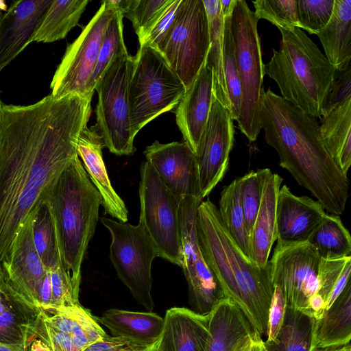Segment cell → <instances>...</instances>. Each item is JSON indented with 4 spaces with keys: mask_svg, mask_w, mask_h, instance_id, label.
I'll list each match as a JSON object with an SVG mask.
<instances>
[{
    "mask_svg": "<svg viewBox=\"0 0 351 351\" xmlns=\"http://www.w3.org/2000/svg\"><path fill=\"white\" fill-rule=\"evenodd\" d=\"M92 97L29 105L0 99V264L6 262L24 221L77 156V143L90 119Z\"/></svg>",
    "mask_w": 351,
    "mask_h": 351,
    "instance_id": "obj_1",
    "label": "cell"
},
{
    "mask_svg": "<svg viewBox=\"0 0 351 351\" xmlns=\"http://www.w3.org/2000/svg\"><path fill=\"white\" fill-rule=\"evenodd\" d=\"M260 126L283 169L308 190L324 209L339 216L346 208L350 182L326 148L316 118L269 88L262 97Z\"/></svg>",
    "mask_w": 351,
    "mask_h": 351,
    "instance_id": "obj_2",
    "label": "cell"
},
{
    "mask_svg": "<svg viewBox=\"0 0 351 351\" xmlns=\"http://www.w3.org/2000/svg\"><path fill=\"white\" fill-rule=\"evenodd\" d=\"M196 232L203 257L225 298L239 306L259 336L266 337L274 291L268 265L261 268L242 252L209 199L197 207Z\"/></svg>",
    "mask_w": 351,
    "mask_h": 351,
    "instance_id": "obj_3",
    "label": "cell"
},
{
    "mask_svg": "<svg viewBox=\"0 0 351 351\" xmlns=\"http://www.w3.org/2000/svg\"><path fill=\"white\" fill-rule=\"evenodd\" d=\"M47 198L62 267L74 290L80 293L82 263L95 231L101 198L78 156L62 172Z\"/></svg>",
    "mask_w": 351,
    "mask_h": 351,
    "instance_id": "obj_4",
    "label": "cell"
},
{
    "mask_svg": "<svg viewBox=\"0 0 351 351\" xmlns=\"http://www.w3.org/2000/svg\"><path fill=\"white\" fill-rule=\"evenodd\" d=\"M278 29L280 50L273 49L264 73L276 82L284 99L321 119L336 70L302 29Z\"/></svg>",
    "mask_w": 351,
    "mask_h": 351,
    "instance_id": "obj_5",
    "label": "cell"
},
{
    "mask_svg": "<svg viewBox=\"0 0 351 351\" xmlns=\"http://www.w3.org/2000/svg\"><path fill=\"white\" fill-rule=\"evenodd\" d=\"M186 88L156 48L139 45L128 85L130 127L135 136L161 114L179 104Z\"/></svg>",
    "mask_w": 351,
    "mask_h": 351,
    "instance_id": "obj_6",
    "label": "cell"
},
{
    "mask_svg": "<svg viewBox=\"0 0 351 351\" xmlns=\"http://www.w3.org/2000/svg\"><path fill=\"white\" fill-rule=\"evenodd\" d=\"M258 19L244 0H236L231 15L237 71L241 87L238 128L250 142L256 140L260 131V109L265 93L264 64Z\"/></svg>",
    "mask_w": 351,
    "mask_h": 351,
    "instance_id": "obj_7",
    "label": "cell"
},
{
    "mask_svg": "<svg viewBox=\"0 0 351 351\" xmlns=\"http://www.w3.org/2000/svg\"><path fill=\"white\" fill-rule=\"evenodd\" d=\"M320 257L308 243H278L268 261L273 287L281 290L287 306L319 320L325 303L319 293L317 278Z\"/></svg>",
    "mask_w": 351,
    "mask_h": 351,
    "instance_id": "obj_8",
    "label": "cell"
},
{
    "mask_svg": "<svg viewBox=\"0 0 351 351\" xmlns=\"http://www.w3.org/2000/svg\"><path fill=\"white\" fill-rule=\"evenodd\" d=\"M100 220L111 235L110 258L119 278L135 300L152 312V264L158 257L154 242L140 222L134 226L107 217Z\"/></svg>",
    "mask_w": 351,
    "mask_h": 351,
    "instance_id": "obj_9",
    "label": "cell"
},
{
    "mask_svg": "<svg viewBox=\"0 0 351 351\" xmlns=\"http://www.w3.org/2000/svg\"><path fill=\"white\" fill-rule=\"evenodd\" d=\"M134 56H118L97 82V127L105 147L118 156L132 154L136 149L130 120L128 85Z\"/></svg>",
    "mask_w": 351,
    "mask_h": 351,
    "instance_id": "obj_10",
    "label": "cell"
},
{
    "mask_svg": "<svg viewBox=\"0 0 351 351\" xmlns=\"http://www.w3.org/2000/svg\"><path fill=\"white\" fill-rule=\"evenodd\" d=\"M140 176L139 222L154 242L158 257L180 266V199L166 187L147 161L141 164Z\"/></svg>",
    "mask_w": 351,
    "mask_h": 351,
    "instance_id": "obj_11",
    "label": "cell"
},
{
    "mask_svg": "<svg viewBox=\"0 0 351 351\" xmlns=\"http://www.w3.org/2000/svg\"><path fill=\"white\" fill-rule=\"evenodd\" d=\"M210 46L202 0H182L173 26L157 49L187 89L204 64Z\"/></svg>",
    "mask_w": 351,
    "mask_h": 351,
    "instance_id": "obj_12",
    "label": "cell"
},
{
    "mask_svg": "<svg viewBox=\"0 0 351 351\" xmlns=\"http://www.w3.org/2000/svg\"><path fill=\"white\" fill-rule=\"evenodd\" d=\"M116 10L107 1L84 27L80 36L66 47L53 76L51 95L55 99L77 95L93 97L90 80L95 66L106 28Z\"/></svg>",
    "mask_w": 351,
    "mask_h": 351,
    "instance_id": "obj_13",
    "label": "cell"
},
{
    "mask_svg": "<svg viewBox=\"0 0 351 351\" xmlns=\"http://www.w3.org/2000/svg\"><path fill=\"white\" fill-rule=\"evenodd\" d=\"M202 200L184 197L180 202L181 263L188 285L189 303L195 313L206 315L226 298L202 254L196 232L197 209Z\"/></svg>",
    "mask_w": 351,
    "mask_h": 351,
    "instance_id": "obj_14",
    "label": "cell"
},
{
    "mask_svg": "<svg viewBox=\"0 0 351 351\" xmlns=\"http://www.w3.org/2000/svg\"><path fill=\"white\" fill-rule=\"evenodd\" d=\"M230 112L213 96L208 121L195 154L200 198L207 196L222 180L234 143Z\"/></svg>",
    "mask_w": 351,
    "mask_h": 351,
    "instance_id": "obj_15",
    "label": "cell"
},
{
    "mask_svg": "<svg viewBox=\"0 0 351 351\" xmlns=\"http://www.w3.org/2000/svg\"><path fill=\"white\" fill-rule=\"evenodd\" d=\"M144 154L163 184L179 199L200 198L195 154L186 142L160 143L156 141L146 147Z\"/></svg>",
    "mask_w": 351,
    "mask_h": 351,
    "instance_id": "obj_16",
    "label": "cell"
},
{
    "mask_svg": "<svg viewBox=\"0 0 351 351\" xmlns=\"http://www.w3.org/2000/svg\"><path fill=\"white\" fill-rule=\"evenodd\" d=\"M32 219L33 210L15 235L10 256L1 266L6 282L21 297L36 306V285L48 270L34 244Z\"/></svg>",
    "mask_w": 351,
    "mask_h": 351,
    "instance_id": "obj_17",
    "label": "cell"
},
{
    "mask_svg": "<svg viewBox=\"0 0 351 351\" xmlns=\"http://www.w3.org/2000/svg\"><path fill=\"white\" fill-rule=\"evenodd\" d=\"M51 0L14 1L0 12V73L32 43Z\"/></svg>",
    "mask_w": 351,
    "mask_h": 351,
    "instance_id": "obj_18",
    "label": "cell"
},
{
    "mask_svg": "<svg viewBox=\"0 0 351 351\" xmlns=\"http://www.w3.org/2000/svg\"><path fill=\"white\" fill-rule=\"evenodd\" d=\"M325 214L319 202L297 196L283 185L277 198L276 240L278 243L307 241Z\"/></svg>",
    "mask_w": 351,
    "mask_h": 351,
    "instance_id": "obj_19",
    "label": "cell"
},
{
    "mask_svg": "<svg viewBox=\"0 0 351 351\" xmlns=\"http://www.w3.org/2000/svg\"><path fill=\"white\" fill-rule=\"evenodd\" d=\"M105 144L97 125L82 130L77 143V153L93 185L101 198L104 214L128 222V210L123 200L113 189L102 157Z\"/></svg>",
    "mask_w": 351,
    "mask_h": 351,
    "instance_id": "obj_20",
    "label": "cell"
},
{
    "mask_svg": "<svg viewBox=\"0 0 351 351\" xmlns=\"http://www.w3.org/2000/svg\"><path fill=\"white\" fill-rule=\"evenodd\" d=\"M213 99V73L205 61L176 110V123L193 153L206 128Z\"/></svg>",
    "mask_w": 351,
    "mask_h": 351,
    "instance_id": "obj_21",
    "label": "cell"
},
{
    "mask_svg": "<svg viewBox=\"0 0 351 351\" xmlns=\"http://www.w3.org/2000/svg\"><path fill=\"white\" fill-rule=\"evenodd\" d=\"M209 314L173 307L166 311L156 351H204L209 332Z\"/></svg>",
    "mask_w": 351,
    "mask_h": 351,
    "instance_id": "obj_22",
    "label": "cell"
},
{
    "mask_svg": "<svg viewBox=\"0 0 351 351\" xmlns=\"http://www.w3.org/2000/svg\"><path fill=\"white\" fill-rule=\"evenodd\" d=\"M282 178L268 169L263 186L262 198L249 235L251 260L261 268L267 267L269 256L276 240V206Z\"/></svg>",
    "mask_w": 351,
    "mask_h": 351,
    "instance_id": "obj_23",
    "label": "cell"
},
{
    "mask_svg": "<svg viewBox=\"0 0 351 351\" xmlns=\"http://www.w3.org/2000/svg\"><path fill=\"white\" fill-rule=\"evenodd\" d=\"M208 329L204 351H237L256 332L243 311L228 298L221 300L209 313Z\"/></svg>",
    "mask_w": 351,
    "mask_h": 351,
    "instance_id": "obj_24",
    "label": "cell"
},
{
    "mask_svg": "<svg viewBox=\"0 0 351 351\" xmlns=\"http://www.w3.org/2000/svg\"><path fill=\"white\" fill-rule=\"evenodd\" d=\"M316 35L335 70H346L351 60V0H335L330 19Z\"/></svg>",
    "mask_w": 351,
    "mask_h": 351,
    "instance_id": "obj_25",
    "label": "cell"
},
{
    "mask_svg": "<svg viewBox=\"0 0 351 351\" xmlns=\"http://www.w3.org/2000/svg\"><path fill=\"white\" fill-rule=\"evenodd\" d=\"M98 322L117 337H125L149 347L158 341L164 326V317L152 312H138L110 308Z\"/></svg>",
    "mask_w": 351,
    "mask_h": 351,
    "instance_id": "obj_26",
    "label": "cell"
},
{
    "mask_svg": "<svg viewBox=\"0 0 351 351\" xmlns=\"http://www.w3.org/2000/svg\"><path fill=\"white\" fill-rule=\"evenodd\" d=\"M42 310L17 293L8 308L0 313V343L26 351L36 337Z\"/></svg>",
    "mask_w": 351,
    "mask_h": 351,
    "instance_id": "obj_27",
    "label": "cell"
},
{
    "mask_svg": "<svg viewBox=\"0 0 351 351\" xmlns=\"http://www.w3.org/2000/svg\"><path fill=\"white\" fill-rule=\"evenodd\" d=\"M319 132L330 155L347 175L351 165V97L321 118Z\"/></svg>",
    "mask_w": 351,
    "mask_h": 351,
    "instance_id": "obj_28",
    "label": "cell"
},
{
    "mask_svg": "<svg viewBox=\"0 0 351 351\" xmlns=\"http://www.w3.org/2000/svg\"><path fill=\"white\" fill-rule=\"evenodd\" d=\"M351 340V282L315 322L313 346L317 348L339 347Z\"/></svg>",
    "mask_w": 351,
    "mask_h": 351,
    "instance_id": "obj_29",
    "label": "cell"
},
{
    "mask_svg": "<svg viewBox=\"0 0 351 351\" xmlns=\"http://www.w3.org/2000/svg\"><path fill=\"white\" fill-rule=\"evenodd\" d=\"M206 10L209 29L210 46L206 59L212 71L213 96L230 110L223 66L224 16L220 0H202Z\"/></svg>",
    "mask_w": 351,
    "mask_h": 351,
    "instance_id": "obj_30",
    "label": "cell"
},
{
    "mask_svg": "<svg viewBox=\"0 0 351 351\" xmlns=\"http://www.w3.org/2000/svg\"><path fill=\"white\" fill-rule=\"evenodd\" d=\"M88 0H53L43 14L32 43H53L64 39L78 25Z\"/></svg>",
    "mask_w": 351,
    "mask_h": 351,
    "instance_id": "obj_31",
    "label": "cell"
},
{
    "mask_svg": "<svg viewBox=\"0 0 351 351\" xmlns=\"http://www.w3.org/2000/svg\"><path fill=\"white\" fill-rule=\"evenodd\" d=\"M315 322L307 315L287 306L276 340L265 343L267 351H310Z\"/></svg>",
    "mask_w": 351,
    "mask_h": 351,
    "instance_id": "obj_32",
    "label": "cell"
},
{
    "mask_svg": "<svg viewBox=\"0 0 351 351\" xmlns=\"http://www.w3.org/2000/svg\"><path fill=\"white\" fill-rule=\"evenodd\" d=\"M32 237L38 256L47 270L61 265L53 212L48 198L33 209Z\"/></svg>",
    "mask_w": 351,
    "mask_h": 351,
    "instance_id": "obj_33",
    "label": "cell"
},
{
    "mask_svg": "<svg viewBox=\"0 0 351 351\" xmlns=\"http://www.w3.org/2000/svg\"><path fill=\"white\" fill-rule=\"evenodd\" d=\"M322 258L351 256V237L339 216L326 213L308 241Z\"/></svg>",
    "mask_w": 351,
    "mask_h": 351,
    "instance_id": "obj_34",
    "label": "cell"
},
{
    "mask_svg": "<svg viewBox=\"0 0 351 351\" xmlns=\"http://www.w3.org/2000/svg\"><path fill=\"white\" fill-rule=\"evenodd\" d=\"M219 205L222 223L242 252L251 260L249 234L240 199L239 178L223 187Z\"/></svg>",
    "mask_w": 351,
    "mask_h": 351,
    "instance_id": "obj_35",
    "label": "cell"
},
{
    "mask_svg": "<svg viewBox=\"0 0 351 351\" xmlns=\"http://www.w3.org/2000/svg\"><path fill=\"white\" fill-rule=\"evenodd\" d=\"M350 272L351 256L320 258L317 273L319 293L324 301L325 311L330 308L350 282Z\"/></svg>",
    "mask_w": 351,
    "mask_h": 351,
    "instance_id": "obj_36",
    "label": "cell"
},
{
    "mask_svg": "<svg viewBox=\"0 0 351 351\" xmlns=\"http://www.w3.org/2000/svg\"><path fill=\"white\" fill-rule=\"evenodd\" d=\"M123 15L116 11L110 21L103 39L98 58L90 80V90L95 86L110 63L119 55L128 51L123 39Z\"/></svg>",
    "mask_w": 351,
    "mask_h": 351,
    "instance_id": "obj_37",
    "label": "cell"
},
{
    "mask_svg": "<svg viewBox=\"0 0 351 351\" xmlns=\"http://www.w3.org/2000/svg\"><path fill=\"white\" fill-rule=\"evenodd\" d=\"M232 13L223 15V66L226 84L230 104V114L234 121L238 119L241 105V87L237 66L235 49L231 32Z\"/></svg>",
    "mask_w": 351,
    "mask_h": 351,
    "instance_id": "obj_38",
    "label": "cell"
},
{
    "mask_svg": "<svg viewBox=\"0 0 351 351\" xmlns=\"http://www.w3.org/2000/svg\"><path fill=\"white\" fill-rule=\"evenodd\" d=\"M267 170L266 168L251 171L239 178L241 204L249 235L260 207L263 182Z\"/></svg>",
    "mask_w": 351,
    "mask_h": 351,
    "instance_id": "obj_39",
    "label": "cell"
},
{
    "mask_svg": "<svg viewBox=\"0 0 351 351\" xmlns=\"http://www.w3.org/2000/svg\"><path fill=\"white\" fill-rule=\"evenodd\" d=\"M252 3L258 20L265 19L278 29L299 28L298 0H256Z\"/></svg>",
    "mask_w": 351,
    "mask_h": 351,
    "instance_id": "obj_40",
    "label": "cell"
},
{
    "mask_svg": "<svg viewBox=\"0 0 351 351\" xmlns=\"http://www.w3.org/2000/svg\"><path fill=\"white\" fill-rule=\"evenodd\" d=\"M171 1V0H130L123 16L132 22L139 44Z\"/></svg>",
    "mask_w": 351,
    "mask_h": 351,
    "instance_id": "obj_41",
    "label": "cell"
},
{
    "mask_svg": "<svg viewBox=\"0 0 351 351\" xmlns=\"http://www.w3.org/2000/svg\"><path fill=\"white\" fill-rule=\"evenodd\" d=\"M42 310V317L56 330L69 335L97 318L80 304Z\"/></svg>",
    "mask_w": 351,
    "mask_h": 351,
    "instance_id": "obj_42",
    "label": "cell"
},
{
    "mask_svg": "<svg viewBox=\"0 0 351 351\" xmlns=\"http://www.w3.org/2000/svg\"><path fill=\"white\" fill-rule=\"evenodd\" d=\"M335 0H298L299 28L317 34L332 14Z\"/></svg>",
    "mask_w": 351,
    "mask_h": 351,
    "instance_id": "obj_43",
    "label": "cell"
},
{
    "mask_svg": "<svg viewBox=\"0 0 351 351\" xmlns=\"http://www.w3.org/2000/svg\"><path fill=\"white\" fill-rule=\"evenodd\" d=\"M49 271L52 300L51 306L47 308L74 306L80 304L79 293L76 292L73 288L62 265L51 268Z\"/></svg>",
    "mask_w": 351,
    "mask_h": 351,
    "instance_id": "obj_44",
    "label": "cell"
},
{
    "mask_svg": "<svg viewBox=\"0 0 351 351\" xmlns=\"http://www.w3.org/2000/svg\"><path fill=\"white\" fill-rule=\"evenodd\" d=\"M182 0H171L162 12L155 25L139 44L157 48L175 23L179 13Z\"/></svg>",
    "mask_w": 351,
    "mask_h": 351,
    "instance_id": "obj_45",
    "label": "cell"
},
{
    "mask_svg": "<svg viewBox=\"0 0 351 351\" xmlns=\"http://www.w3.org/2000/svg\"><path fill=\"white\" fill-rule=\"evenodd\" d=\"M350 97H351L350 66L343 71H336L331 88L323 108L322 117L326 116L333 108Z\"/></svg>",
    "mask_w": 351,
    "mask_h": 351,
    "instance_id": "obj_46",
    "label": "cell"
},
{
    "mask_svg": "<svg viewBox=\"0 0 351 351\" xmlns=\"http://www.w3.org/2000/svg\"><path fill=\"white\" fill-rule=\"evenodd\" d=\"M287 304L278 287H274V291L269 309L265 343L274 342L282 325Z\"/></svg>",
    "mask_w": 351,
    "mask_h": 351,
    "instance_id": "obj_47",
    "label": "cell"
},
{
    "mask_svg": "<svg viewBox=\"0 0 351 351\" xmlns=\"http://www.w3.org/2000/svg\"><path fill=\"white\" fill-rule=\"evenodd\" d=\"M36 335L45 341L52 351H82L74 345L70 335L51 326L43 319L42 314Z\"/></svg>",
    "mask_w": 351,
    "mask_h": 351,
    "instance_id": "obj_48",
    "label": "cell"
},
{
    "mask_svg": "<svg viewBox=\"0 0 351 351\" xmlns=\"http://www.w3.org/2000/svg\"><path fill=\"white\" fill-rule=\"evenodd\" d=\"M149 348L130 339L108 335L83 351H146Z\"/></svg>",
    "mask_w": 351,
    "mask_h": 351,
    "instance_id": "obj_49",
    "label": "cell"
},
{
    "mask_svg": "<svg viewBox=\"0 0 351 351\" xmlns=\"http://www.w3.org/2000/svg\"><path fill=\"white\" fill-rule=\"evenodd\" d=\"M108 336L96 319L75 331L71 337L74 345L83 351Z\"/></svg>",
    "mask_w": 351,
    "mask_h": 351,
    "instance_id": "obj_50",
    "label": "cell"
},
{
    "mask_svg": "<svg viewBox=\"0 0 351 351\" xmlns=\"http://www.w3.org/2000/svg\"><path fill=\"white\" fill-rule=\"evenodd\" d=\"M52 300V289L50 271L48 270L38 282L35 290V304L41 309L51 306Z\"/></svg>",
    "mask_w": 351,
    "mask_h": 351,
    "instance_id": "obj_51",
    "label": "cell"
},
{
    "mask_svg": "<svg viewBox=\"0 0 351 351\" xmlns=\"http://www.w3.org/2000/svg\"><path fill=\"white\" fill-rule=\"evenodd\" d=\"M237 351H267L265 341L256 332L250 335Z\"/></svg>",
    "mask_w": 351,
    "mask_h": 351,
    "instance_id": "obj_52",
    "label": "cell"
},
{
    "mask_svg": "<svg viewBox=\"0 0 351 351\" xmlns=\"http://www.w3.org/2000/svg\"><path fill=\"white\" fill-rule=\"evenodd\" d=\"M26 351H52V350L45 341L36 335L29 344Z\"/></svg>",
    "mask_w": 351,
    "mask_h": 351,
    "instance_id": "obj_53",
    "label": "cell"
},
{
    "mask_svg": "<svg viewBox=\"0 0 351 351\" xmlns=\"http://www.w3.org/2000/svg\"><path fill=\"white\" fill-rule=\"evenodd\" d=\"M0 351H21V350L0 343Z\"/></svg>",
    "mask_w": 351,
    "mask_h": 351,
    "instance_id": "obj_54",
    "label": "cell"
},
{
    "mask_svg": "<svg viewBox=\"0 0 351 351\" xmlns=\"http://www.w3.org/2000/svg\"><path fill=\"white\" fill-rule=\"evenodd\" d=\"M8 9L5 1L0 0V12H1L2 11L5 12Z\"/></svg>",
    "mask_w": 351,
    "mask_h": 351,
    "instance_id": "obj_55",
    "label": "cell"
},
{
    "mask_svg": "<svg viewBox=\"0 0 351 351\" xmlns=\"http://www.w3.org/2000/svg\"><path fill=\"white\" fill-rule=\"evenodd\" d=\"M4 280V274L3 271L2 266L0 264V284Z\"/></svg>",
    "mask_w": 351,
    "mask_h": 351,
    "instance_id": "obj_56",
    "label": "cell"
},
{
    "mask_svg": "<svg viewBox=\"0 0 351 351\" xmlns=\"http://www.w3.org/2000/svg\"><path fill=\"white\" fill-rule=\"evenodd\" d=\"M156 345V344H155ZM152 346L151 348H149L148 350H147L146 351H156V346Z\"/></svg>",
    "mask_w": 351,
    "mask_h": 351,
    "instance_id": "obj_57",
    "label": "cell"
}]
</instances>
